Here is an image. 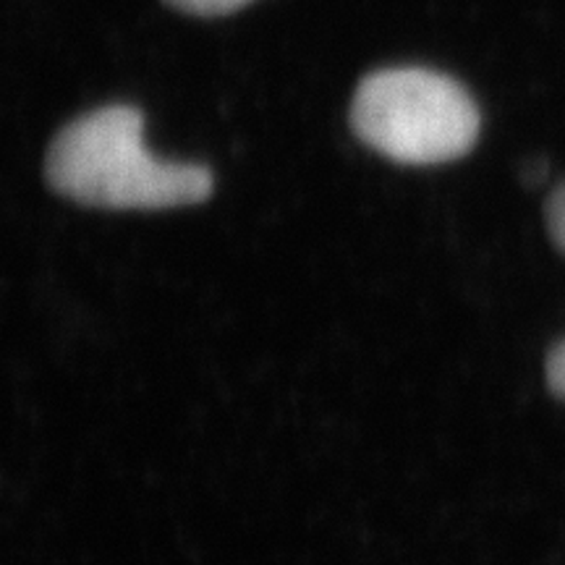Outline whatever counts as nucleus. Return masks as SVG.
Wrapping results in <instances>:
<instances>
[{
  "instance_id": "nucleus-5",
  "label": "nucleus",
  "mask_w": 565,
  "mask_h": 565,
  "mask_svg": "<svg viewBox=\"0 0 565 565\" xmlns=\"http://www.w3.org/2000/svg\"><path fill=\"white\" fill-rule=\"evenodd\" d=\"M547 383L553 391L565 398V341L550 353L547 359Z\"/></svg>"
},
{
  "instance_id": "nucleus-4",
  "label": "nucleus",
  "mask_w": 565,
  "mask_h": 565,
  "mask_svg": "<svg viewBox=\"0 0 565 565\" xmlns=\"http://www.w3.org/2000/svg\"><path fill=\"white\" fill-rule=\"evenodd\" d=\"M547 225H550V233H553L555 244L565 252V183L553 196H550Z\"/></svg>"
},
{
  "instance_id": "nucleus-3",
  "label": "nucleus",
  "mask_w": 565,
  "mask_h": 565,
  "mask_svg": "<svg viewBox=\"0 0 565 565\" xmlns=\"http://www.w3.org/2000/svg\"><path fill=\"white\" fill-rule=\"evenodd\" d=\"M166 3L179 11L194 13V17H223V13L242 9L249 0H166Z\"/></svg>"
},
{
  "instance_id": "nucleus-2",
  "label": "nucleus",
  "mask_w": 565,
  "mask_h": 565,
  "mask_svg": "<svg viewBox=\"0 0 565 565\" xmlns=\"http://www.w3.org/2000/svg\"><path fill=\"white\" fill-rule=\"evenodd\" d=\"M356 137L406 166L463 158L479 137V113L461 84L427 68L366 76L351 105Z\"/></svg>"
},
{
  "instance_id": "nucleus-1",
  "label": "nucleus",
  "mask_w": 565,
  "mask_h": 565,
  "mask_svg": "<svg viewBox=\"0 0 565 565\" xmlns=\"http://www.w3.org/2000/svg\"><path fill=\"white\" fill-rule=\"evenodd\" d=\"M141 113L126 105L76 118L53 139L45 175L68 200L108 210H166L212 194L202 166L154 158L141 139Z\"/></svg>"
}]
</instances>
